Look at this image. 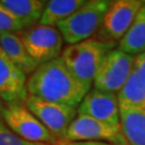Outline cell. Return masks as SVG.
<instances>
[{"label": "cell", "mask_w": 145, "mask_h": 145, "mask_svg": "<svg viewBox=\"0 0 145 145\" xmlns=\"http://www.w3.org/2000/svg\"><path fill=\"white\" fill-rule=\"evenodd\" d=\"M143 2L141 0L110 1L109 8L96 33V39L115 44L120 41L131 26Z\"/></svg>", "instance_id": "8"}, {"label": "cell", "mask_w": 145, "mask_h": 145, "mask_svg": "<svg viewBox=\"0 0 145 145\" xmlns=\"http://www.w3.org/2000/svg\"><path fill=\"white\" fill-rule=\"evenodd\" d=\"M135 57L118 48L110 51L93 78V88L117 95L133 72Z\"/></svg>", "instance_id": "6"}, {"label": "cell", "mask_w": 145, "mask_h": 145, "mask_svg": "<svg viewBox=\"0 0 145 145\" xmlns=\"http://www.w3.org/2000/svg\"><path fill=\"white\" fill-rule=\"evenodd\" d=\"M118 50L131 56L145 52V1L128 31L118 42Z\"/></svg>", "instance_id": "15"}, {"label": "cell", "mask_w": 145, "mask_h": 145, "mask_svg": "<svg viewBox=\"0 0 145 145\" xmlns=\"http://www.w3.org/2000/svg\"><path fill=\"white\" fill-rule=\"evenodd\" d=\"M21 40L29 54L38 65L52 61L62 52V37L56 27L37 24L18 32Z\"/></svg>", "instance_id": "5"}, {"label": "cell", "mask_w": 145, "mask_h": 145, "mask_svg": "<svg viewBox=\"0 0 145 145\" xmlns=\"http://www.w3.org/2000/svg\"><path fill=\"white\" fill-rule=\"evenodd\" d=\"M5 109V103L2 101V99L0 98V123H5L3 121V112Z\"/></svg>", "instance_id": "21"}, {"label": "cell", "mask_w": 145, "mask_h": 145, "mask_svg": "<svg viewBox=\"0 0 145 145\" xmlns=\"http://www.w3.org/2000/svg\"><path fill=\"white\" fill-rule=\"evenodd\" d=\"M58 144H59V143H58ZM58 144H57V145H58ZM39 145H46V144H39Z\"/></svg>", "instance_id": "23"}, {"label": "cell", "mask_w": 145, "mask_h": 145, "mask_svg": "<svg viewBox=\"0 0 145 145\" xmlns=\"http://www.w3.org/2000/svg\"><path fill=\"white\" fill-rule=\"evenodd\" d=\"M65 142H101L128 145L120 126H112L83 114H76L70 124Z\"/></svg>", "instance_id": "7"}, {"label": "cell", "mask_w": 145, "mask_h": 145, "mask_svg": "<svg viewBox=\"0 0 145 145\" xmlns=\"http://www.w3.org/2000/svg\"><path fill=\"white\" fill-rule=\"evenodd\" d=\"M115 45V43L91 38L73 45H68L62 50L59 57L78 80L91 85L104 57Z\"/></svg>", "instance_id": "2"}, {"label": "cell", "mask_w": 145, "mask_h": 145, "mask_svg": "<svg viewBox=\"0 0 145 145\" xmlns=\"http://www.w3.org/2000/svg\"><path fill=\"white\" fill-rule=\"evenodd\" d=\"M110 1L88 0L58 24L57 29L68 45L86 41L97 33Z\"/></svg>", "instance_id": "3"}, {"label": "cell", "mask_w": 145, "mask_h": 145, "mask_svg": "<svg viewBox=\"0 0 145 145\" xmlns=\"http://www.w3.org/2000/svg\"><path fill=\"white\" fill-rule=\"evenodd\" d=\"M46 2L41 0H0V3L20 22L24 30L39 23Z\"/></svg>", "instance_id": "14"}, {"label": "cell", "mask_w": 145, "mask_h": 145, "mask_svg": "<svg viewBox=\"0 0 145 145\" xmlns=\"http://www.w3.org/2000/svg\"><path fill=\"white\" fill-rule=\"evenodd\" d=\"M24 30L20 22L0 3V32H15Z\"/></svg>", "instance_id": "17"}, {"label": "cell", "mask_w": 145, "mask_h": 145, "mask_svg": "<svg viewBox=\"0 0 145 145\" xmlns=\"http://www.w3.org/2000/svg\"><path fill=\"white\" fill-rule=\"evenodd\" d=\"M78 114H83L112 126H120L117 95L90 88L78 106Z\"/></svg>", "instance_id": "10"}, {"label": "cell", "mask_w": 145, "mask_h": 145, "mask_svg": "<svg viewBox=\"0 0 145 145\" xmlns=\"http://www.w3.org/2000/svg\"><path fill=\"white\" fill-rule=\"evenodd\" d=\"M0 54H3V53H2V51H1V48H0Z\"/></svg>", "instance_id": "22"}, {"label": "cell", "mask_w": 145, "mask_h": 145, "mask_svg": "<svg viewBox=\"0 0 145 145\" xmlns=\"http://www.w3.org/2000/svg\"><path fill=\"white\" fill-rule=\"evenodd\" d=\"M0 145H39L18 138L11 131L5 123H0Z\"/></svg>", "instance_id": "18"}, {"label": "cell", "mask_w": 145, "mask_h": 145, "mask_svg": "<svg viewBox=\"0 0 145 145\" xmlns=\"http://www.w3.org/2000/svg\"><path fill=\"white\" fill-rule=\"evenodd\" d=\"M84 0H51L47 1L39 24L56 27L83 5Z\"/></svg>", "instance_id": "16"}, {"label": "cell", "mask_w": 145, "mask_h": 145, "mask_svg": "<svg viewBox=\"0 0 145 145\" xmlns=\"http://www.w3.org/2000/svg\"><path fill=\"white\" fill-rule=\"evenodd\" d=\"M27 96V76L0 54V98L5 104L24 103Z\"/></svg>", "instance_id": "11"}, {"label": "cell", "mask_w": 145, "mask_h": 145, "mask_svg": "<svg viewBox=\"0 0 145 145\" xmlns=\"http://www.w3.org/2000/svg\"><path fill=\"white\" fill-rule=\"evenodd\" d=\"M3 121L14 135L27 142L46 145L59 143L57 138L43 126L24 103L5 104Z\"/></svg>", "instance_id": "4"}, {"label": "cell", "mask_w": 145, "mask_h": 145, "mask_svg": "<svg viewBox=\"0 0 145 145\" xmlns=\"http://www.w3.org/2000/svg\"><path fill=\"white\" fill-rule=\"evenodd\" d=\"M90 88L69 71L60 57L39 65L27 78L28 95L75 109Z\"/></svg>", "instance_id": "1"}, {"label": "cell", "mask_w": 145, "mask_h": 145, "mask_svg": "<svg viewBox=\"0 0 145 145\" xmlns=\"http://www.w3.org/2000/svg\"><path fill=\"white\" fill-rule=\"evenodd\" d=\"M120 128L128 145H145V108L119 109Z\"/></svg>", "instance_id": "13"}, {"label": "cell", "mask_w": 145, "mask_h": 145, "mask_svg": "<svg viewBox=\"0 0 145 145\" xmlns=\"http://www.w3.org/2000/svg\"><path fill=\"white\" fill-rule=\"evenodd\" d=\"M24 104L59 142L65 141L68 128L78 114V109L45 101L31 95L27 96Z\"/></svg>", "instance_id": "9"}, {"label": "cell", "mask_w": 145, "mask_h": 145, "mask_svg": "<svg viewBox=\"0 0 145 145\" xmlns=\"http://www.w3.org/2000/svg\"><path fill=\"white\" fill-rule=\"evenodd\" d=\"M58 145H113L109 143H101V142H59Z\"/></svg>", "instance_id": "20"}, {"label": "cell", "mask_w": 145, "mask_h": 145, "mask_svg": "<svg viewBox=\"0 0 145 145\" xmlns=\"http://www.w3.org/2000/svg\"><path fill=\"white\" fill-rule=\"evenodd\" d=\"M0 48L5 57L13 62L26 76L30 75L39 66L27 53L18 33L0 32Z\"/></svg>", "instance_id": "12"}, {"label": "cell", "mask_w": 145, "mask_h": 145, "mask_svg": "<svg viewBox=\"0 0 145 145\" xmlns=\"http://www.w3.org/2000/svg\"><path fill=\"white\" fill-rule=\"evenodd\" d=\"M135 72L145 86V52L139 54L135 57Z\"/></svg>", "instance_id": "19"}]
</instances>
